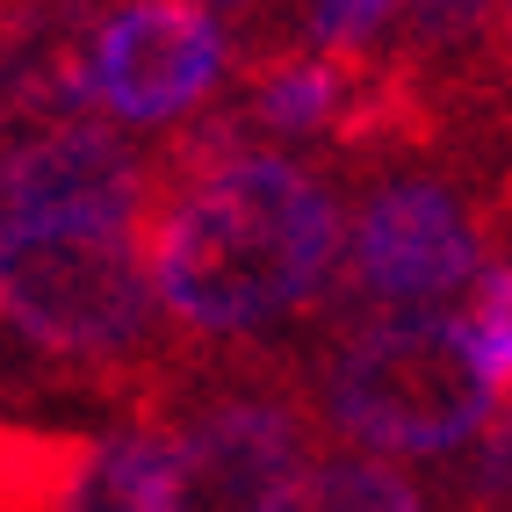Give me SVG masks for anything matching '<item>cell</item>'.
<instances>
[{
	"label": "cell",
	"mask_w": 512,
	"mask_h": 512,
	"mask_svg": "<svg viewBox=\"0 0 512 512\" xmlns=\"http://www.w3.org/2000/svg\"><path fill=\"white\" fill-rule=\"evenodd\" d=\"M339 195L238 123H202L145 174L138 246L152 296L188 339H246L296 318L339 260Z\"/></svg>",
	"instance_id": "6da1fadb"
},
{
	"label": "cell",
	"mask_w": 512,
	"mask_h": 512,
	"mask_svg": "<svg viewBox=\"0 0 512 512\" xmlns=\"http://www.w3.org/2000/svg\"><path fill=\"white\" fill-rule=\"evenodd\" d=\"M498 383L469 318L390 311L318 361V419L383 455H455L491 419Z\"/></svg>",
	"instance_id": "7a4b0ae2"
},
{
	"label": "cell",
	"mask_w": 512,
	"mask_h": 512,
	"mask_svg": "<svg viewBox=\"0 0 512 512\" xmlns=\"http://www.w3.org/2000/svg\"><path fill=\"white\" fill-rule=\"evenodd\" d=\"M138 253V224L116 217L0 231V325L51 361H138L152 325V275L138 267Z\"/></svg>",
	"instance_id": "3957f363"
},
{
	"label": "cell",
	"mask_w": 512,
	"mask_h": 512,
	"mask_svg": "<svg viewBox=\"0 0 512 512\" xmlns=\"http://www.w3.org/2000/svg\"><path fill=\"white\" fill-rule=\"evenodd\" d=\"M224 65L231 37L202 0H123L87 37V101L123 123H181Z\"/></svg>",
	"instance_id": "277c9868"
},
{
	"label": "cell",
	"mask_w": 512,
	"mask_h": 512,
	"mask_svg": "<svg viewBox=\"0 0 512 512\" xmlns=\"http://www.w3.org/2000/svg\"><path fill=\"white\" fill-rule=\"evenodd\" d=\"M303 412L275 390L217 397L174 433V476L159 512H296Z\"/></svg>",
	"instance_id": "5b68a950"
},
{
	"label": "cell",
	"mask_w": 512,
	"mask_h": 512,
	"mask_svg": "<svg viewBox=\"0 0 512 512\" xmlns=\"http://www.w3.org/2000/svg\"><path fill=\"white\" fill-rule=\"evenodd\" d=\"M491 231L440 181H383L354 210V296L368 303H426L476 282Z\"/></svg>",
	"instance_id": "8992f818"
},
{
	"label": "cell",
	"mask_w": 512,
	"mask_h": 512,
	"mask_svg": "<svg viewBox=\"0 0 512 512\" xmlns=\"http://www.w3.org/2000/svg\"><path fill=\"white\" fill-rule=\"evenodd\" d=\"M145 210V166L116 130L65 123L37 130L0 152V231L58 224V217H116L130 224Z\"/></svg>",
	"instance_id": "52a82bcc"
},
{
	"label": "cell",
	"mask_w": 512,
	"mask_h": 512,
	"mask_svg": "<svg viewBox=\"0 0 512 512\" xmlns=\"http://www.w3.org/2000/svg\"><path fill=\"white\" fill-rule=\"evenodd\" d=\"M361 65L368 58H325V51L260 65L246 116L282 130V138H347L354 101H361Z\"/></svg>",
	"instance_id": "ba28073f"
},
{
	"label": "cell",
	"mask_w": 512,
	"mask_h": 512,
	"mask_svg": "<svg viewBox=\"0 0 512 512\" xmlns=\"http://www.w3.org/2000/svg\"><path fill=\"white\" fill-rule=\"evenodd\" d=\"M166 476H174V433L166 426H116L94 440L65 512H159Z\"/></svg>",
	"instance_id": "9c48e42d"
},
{
	"label": "cell",
	"mask_w": 512,
	"mask_h": 512,
	"mask_svg": "<svg viewBox=\"0 0 512 512\" xmlns=\"http://www.w3.org/2000/svg\"><path fill=\"white\" fill-rule=\"evenodd\" d=\"M87 455H94L87 433H51V426L0 419V512H65Z\"/></svg>",
	"instance_id": "30bf717a"
},
{
	"label": "cell",
	"mask_w": 512,
	"mask_h": 512,
	"mask_svg": "<svg viewBox=\"0 0 512 512\" xmlns=\"http://www.w3.org/2000/svg\"><path fill=\"white\" fill-rule=\"evenodd\" d=\"M296 512H433V498H426L419 476H404L397 462L339 455V462H318L303 476Z\"/></svg>",
	"instance_id": "8fae6325"
},
{
	"label": "cell",
	"mask_w": 512,
	"mask_h": 512,
	"mask_svg": "<svg viewBox=\"0 0 512 512\" xmlns=\"http://www.w3.org/2000/svg\"><path fill=\"white\" fill-rule=\"evenodd\" d=\"M491 15H498V0H412V44H404V58L419 73H433L440 58H455L484 37Z\"/></svg>",
	"instance_id": "7c38bea8"
},
{
	"label": "cell",
	"mask_w": 512,
	"mask_h": 512,
	"mask_svg": "<svg viewBox=\"0 0 512 512\" xmlns=\"http://www.w3.org/2000/svg\"><path fill=\"white\" fill-rule=\"evenodd\" d=\"M390 15H397V0H311V51L368 58V44L383 37Z\"/></svg>",
	"instance_id": "4fadbf2b"
},
{
	"label": "cell",
	"mask_w": 512,
	"mask_h": 512,
	"mask_svg": "<svg viewBox=\"0 0 512 512\" xmlns=\"http://www.w3.org/2000/svg\"><path fill=\"white\" fill-rule=\"evenodd\" d=\"M469 332H476V354H484L491 383L512 390V260L491 267L476 282V303H469Z\"/></svg>",
	"instance_id": "5bb4252c"
},
{
	"label": "cell",
	"mask_w": 512,
	"mask_h": 512,
	"mask_svg": "<svg viewBox=\"0 0 512 512\" xmlns=\"http://www.w3.org/2000/svg\"><path fill=\"white\" fill-rule=\"evenodd\" d=\"M469 512H512V404L498 412L484 455H476V476H469Z\"/></svg>",
	"instance_id": "9a60e30c"
},
{
	"label": "cell",
	"mask_w": 512,
	"mask_h": 512,
	"mask_svg": "<svg viewBox=\"0 0 512 512\" xmlns=\"http://www.w3.org/2000/svg\"><path fill=\"white\" fill-rule=\"evenodd\" d=\"M476 87H484V101L512 94V0H498V15H491V65L476 73Z\"/></svg>",
	"instance_id": "2e32d148"
},
{
	"label": "cell",
	"mask_w": 512,
	"mask_h": 512,
	"mask_svg": "<svg viewBox=\"0 0 512 512\" xmlns=\"http://www.w3.org/2000/svg\"><path fill=\"white\" fill-rule=\"evenodd\" d=\"M491 224L512 238V166H505V181H498V195H491Z\"/></svg>",
	"instance_id": "e0dca14e"
},
{
	"label": "cell",
	"mask_w": 512,
	"mask_h": 512,
	"mask_svg": "<svg viewBox=\"0 0 512 512\" xmlns=\"http://www.w3.org/2000/svg\"><path fill=\"white\" fill-rule=\"evenodd\" d=\"M217 8H246V0H217Z\"/></svg>",
	"instance_id": "ac0fdd59"
}]
</instances>
